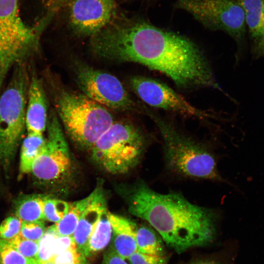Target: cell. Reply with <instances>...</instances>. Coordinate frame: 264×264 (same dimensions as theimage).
<instances>
[{
	"label": "cell",
	"instance_id": "cell-1",
	"mask_svg": "<svg viewBox=\"0 0 264 264\" xmlns=\"http://www.w3.org/2000/svg\"><path fill=\"white\" fill-rule=\"evenodd\" d=\"M91 37V49L99 57L141 64L181 88L221 90L202 52L179 34L138 21L109 24Z\"/></svg>",
	"mask_w": 264,
	"mask_h": 264
},
{
	"label": "cell",
	"instance_id": "cell-2",
	"mask_svg": "<svg viewBox=\"0 0 264 264\" xmlns=\"http://www.w3.org/2000/svg\"><path fill=\"white\" fill-rule=\"evenodd\" d=\"M119 191L129 212L147 221L178 253L207 245L215 238V213L192 203L179 194L159 193L141 180L122 186Z\"/></svg>",
	"mask_w": 264,
	"mask_h": 264
},
{
	"label": "cell",
	"instance_id": "cell-3",
	"mask_svg": "<svg viewBox=\"0 0 264 264\" xmlns=\"http://www.w3.org/2000/svg\"><path fill=\"white\" fill-rule=\"evenodd\" d=\"M147 111L160 132L165 164L170 171L185 177L222 180L216 159L207 147L184 134L157 114Z\"/></svg>",
	"mask_w": 264,
	"mask_h": 264
},
{
	"label": "cell",
	"instance_id": "cell-4",
	"mask_svg": "<svg viewBox=\"0 0 264 264\" xmlns=\"http://www.w3.org/2000/svg\"><path fill=\"white\" fill-rule=\"evenodd\" d=\"M56 103L66 133L84 150H90L114 122L112 114L105 107L83 94L62 91Z\"/></svg>",
	"mask_w": 264,
	"mask_h": 264
},
{
	"label": "cell",
	"instance_id": "cell-5",
	"mask_svg": "<svg viewBox=\"0 0 264 264\" xmlns=\"http://www.w3.org/2000/svg\"><path fill=\"white\" fill-rule=\"evenodd\" d=\"M52 17L46 14L34 26L20 17L18 0H0V84L14 66L23 61L38 48L39 39Z\"/></svg>",
	"mask_w": 264,
	"mask_h": 264
},
{
	"label": "cell",
	"instance_id": "cell-6",
	"mask_svg": "<svg viewBox=\"0 0 264 264\" xmlns=\"http://www.w3.org/2000/svg\"><path fill=\"white\" fill-rule=\"evenodd\" d=\"M23 63L16 65L7 87L0 96V168L8 172L25 126L29 84Z\"/></svg>",
	"mask_w": 264,
	"mask_h": 264
},
{
	"label": "cell",
	"instance_id": "cell-7",
	"mask_svg": "<svg viewBox=\"0 0 264 264\" xmlns=\"http://www.w3.org/2000/svg\"><path fill=\"white\" fill-rule=\"evenodd\" d=\"M145 144L144 136L134 125L113 122L90 150L91 158L108 173L126 174L139 163Z\"/></svg>",
	"mask_w": 264,
	"mask_h": 264
},
{
	"label": "cell",
	"instance_id": "cell-8",
	"mask_svg": "<svg viewBox=\"0 0 264 264\" xmlns=\"http://www.w3.org/2000/svg\"><path fill=\"white\" fill-rule=\"evenodd\" d=\"M47 138L33 162V176L43 183L56 184L65 182L72 173V159L65 135L54 111L47 121Z\"/></svg>",
	"mask_w": 264,
	"mask_h": 264
},
{
	"label": "cell",
	"instance_id": "cell-9",
	"mask_svg": "<svg viewBox=\"0 0 264 264\" xmlns=\"http://www.w3.org/2000/svg\"><path fill=\"white\" fill-rule=\"evenodd\" d=\"M176 6L191 14L207 28L224 31L239 43L244 36L245 15L238 1L178 0Z\"/></svg>",
	"mask_w": 264,
	"mask_h": 264
},
{
	"label": "cell",
	"instance_id": "cell-10",
	"mask_svg": "<svg viewBox=\"0 0 264 264\" xmlns=\"http://www.w3.org/2000/svg\"><path fill=\"white\" fill-rule=\"evenodd\" d=\"M76 81L83 94L104 107L129 110L134 103L120 81L114 76L85 65H78Z\"/></svg>",
	"mask_w": 264,
	"mask_h": 264
},
{
	"label": "cell",
	"instance_id": "cell-11",
	"mask_svg": "<svg viewBox=\"0 0 264 264\" xmlns=\"http://www.w3.org/2000/svg\"><path fill=\"white\" fill-rule=\"evenodd\" d=\"M130 84L137 95L151 107L200 118L209 116L161 82L148 77L135 76L131 78Z\"/></svg>",
	"mask_w": 264,
	"mask_h": 264
},
{
	"label": "cell",
	"instance_id": "cell-12",
	"mask_svg": "<svg viewBox=\"0 0 264 264\" xmlns=\"http://www.w3.org/2000/svg\"><path fill=\"white\" fill-rule=\"evenodd\" d=\"M116 8L114 0H73L69 6L71 27L79 35L91 37L110 24Z\"/></svg>",
	"mask_w": 264,
	"mask_h": 264
},
{
	"label": "cell",
	"instance_id": "cell-13",
	"mask_svg": "<svg viewBox=\"0 0 264 264\" xmlns=\"http://www.w3.org/2000/svg\"><path fill=\"white\" fill-rule=\"evenodd\" d=\"M96 187V195L83 212L72 235L78 252L86 259L90 237L102 212L107 208L102 182H98Z\"/></svg>",
	"mask_w": 264,
	"mask_h": 264
},
{
	"label": "cell",
	"instance_id": "cell-14",
	"mask_svg": "<svg viewBox=\"0 0 264 264\" xmlns=\"http://www.w3.org/2000/svg\"><path fill=\"white\" fill-rule=\"evenodd\" d=\"M47 100L41 80L33 76L29 82L25 126L28 134H43L47 121Z\"/></svg>",
	"mask_w": 264,
	"mask_h": 264
},
{
	"label": "cell",
	"instance_id": "cell-15",
	"mask_svg": "<svg viewBox=\"0 0 264 264\" xmlns=\"http://www.w3.org/2000/svg\"><path fill=\"white\" fill-rule=\"evenodd\" d=\"M112 228L111 248L121 257L128 259L137 251L136 242L137 225L129 219L108 212Z\"/></svg>",
	"mask_w": 264,
	"mask_h": 264
},
{
	"label": "cell",
	"instance_id": "cell-16",
	"mask_svg": "<svg viewBox=\"0 0 264 264\" xmlns=\"http://www.w3.org/2000/svg\"><path fill=\"white\" fill-rule=\"evenodd\" d=\"M97 190L96 187L92 192L86 198L69 202L67 213L59 222L56 223L59 236L73 235L81 215L95 198Z\"/></svg>",
	"mask_w": 264,
	"mask_h": 264
},
{
	"label": "cell",
	"instance_id": "cell-17",
	"mask_svg": "<svg viewBox=\"0 0 264 264\" xmlns=\"http://www.w3.org/2000/svg\"><path fill=\"white\" fill-rule=\"evenodd\" d=\"M47 197L29 195L20 198L16 202L15 214L22 221L44 220V200Z\"/></svg>",
	"mask_w": 264,
	"mask_h": 264
},
{
	"label": "cell",
	"instance_id": "cell-18",
	"mask_svg": "<svg viewBox=\"0 0 264 264\" xmlns=\"http://www.w3.org/2000/svg\"><path fill=\"white\" fill-rule=\"evenodd\" d=\"M238 1L244 11L249 33L256 41L264 27V0H238Z\"/></svg>",
	"mask_w": 264,
	"mask_h": 264
},
{
	"label": "cell",
	"instance_id": "cell-19",
	"mask_svg": "<svg viewBox=\"0 0 264 264\" xmlns=\"http://www.w3.org/2000/svg\"><path fill=\"white\" fill-rule=\"evenodd\" d=\"M136 242L137 251L143 254L164 256L162 239L153 228L144 225L137 226Z\"/></svg>",
	"mask_w": 264,
	"mask_h": 264
},
{
	"label": "cell",
	"instance_id": "cell-20",
	"mask_svg": "<svg viewBox=\"0 0 264 264\" xmlns=\"http://www.w3.org/2000/svg\"><path fill=\"white\" fill-rule=\"evenodd\" d=\"M112 236V228L107 208L102 212L90 237L86 258L104 249L109 244Z\"/></svg>",
	"mask_w": 264,
	"mask_h": 264
},
{
	"label": "cell",
	"instance_id": "cell-21",
	"mask_svg": "<svg viewBox=\"0 0 264 264\" xmlns=\"http://www.w3.org/2000/svg\"><path fill=\"white\" fill-rule=\"evenodd\" d=\"M45 142L43 134H28L21 150L20 170L21 174L31 172L34 161L39 155Z\"/></svg>",
	"mask_w": 264,
	"mask_h": 264
},
{
	"label": "cell",
	"instance_id": "cell-22",
	"mask_svg": "<svg viewBox=\"0 0 264 264\" xmlns=\"http://www.w3.org/2000/svg\"><path fill=\"white\" fill-rule=\"evenodd\" d=\"M68 208L69 202L46 197L44 207L45 220L57 223L66 215Z\"/></svg>",
	"mask_w": 264,
	"mask_h": 264
},
{
	"label": "cell",
	"instance_id": "cell-23",
	"mask_svg": "<svg viewBox=\"0 0 264 264\" xmlns=\"http://www.w3.org/2000/svg\"><path fill=\"white\" fill-rule=\"evenodd\" d=\"M8 241L14 249L25 258L38 261L39 242L26 239L19 234Z\"/></svg>",
	"mask_w": 264,
	"mask_h": 264
},
{
	"label": "cell",
	"instance_id": "cell-24",
	"mask_svg": "<svg viewBox=\"0 0 264 264\" xmlns=\"http://www.w3.org/2000/svg\"><path fill=\"white\" fill-rule=\"evenodd\" d=\"M31 261L14 249L8 240L0 239V264H27Z\"/></svg>",
	"mask_w": 264,
	"mask_h": 264
},
{
	"label": "cell",
	"instance_id": "cell-25",
	"mask_svg": "<svg viewBox=\"0 0 264 264\" xmlns=\"http://www.w3.org/2000/svg\"><path fill=\"white\" fill-rule=\"evenodd\" d=\"M46 230L44 220L22 221L19 235L26 239L39 242Z\"/></svg>",
	"mask_w": 264,
	"mask_h": 264
},
{
	"label": "cell",
	"instance_id": "cell-26",
	"mask_svg": "<svg viewBox=\"0 0 264 264\" xmlns=\"http://www.w3.org/2000/svg\"><path fill=\"white\" fill-rule=\"evenodd\" d=\"M22 221L16 217H9L0 225V239L9 240L19 235Z\"/></svg>",
	"mask_w": 264,
	"mask_h": 264
},
{
	"label": "cell",
	"instance_id": "cell-27",
	"mask_svg": "<svg viewBox=\"0 0 264 264\" xmlns=\"http://www.w3.org/2000/svg\"><path fill=\"white\" fill-rule=\"evenodd\" d=\"M54 262L55 264H86V259L73 247L54 257Z\"/></svg>",
	"mask_w": 264,
	"mask_h": 264
},
{
	"label": "cell",
	"instance_id": "cell-28",
	"mask_svg": "<svg viewBox=\"0 0 264 264\" xmlns=\"http://www.w3.org/2000/svg\"><path fill=\"white\" fill-rule=\"evenodd\" d=\"M130 264H167L165 256H158L136 251L128 259Z\"/></svg>",
	"mask_w": 264,
	"mask_h": 264
},
{
	"label": "cell",
	"instance_id": "cell-29",
	"mask_svg": "<svg viewBox=\"0 0 264 264\" xmlns=\"http://www.w3.org/2000/svg\"><path fill=\"white\" fill-rule=\"evenodd\" d=\"M73 247L76 246L72 236H59L55 240V256Z\"/></svg>",
	"mask_w": 264,
	"mask_h": 264
},
{
	"label": "cell",
	"instance_id": "cell-30",
	"mask_svg": "<svg viewBox=\"0 0 264 264\" xmlns=\"http://www.w3.org/2000/svg\"><path fill=\"white\" fill-rule=\"evenodd\" d=\"M102 264H128L111 247L104 254Z\"/></svg>",
	"mask_w": 264,
	"mask_h": 264
},
{
	"label": "cell",
	"instance_id": "cell-31",
	"mask_svg": "<svg viewBox=\"0 0 264 264\" xmlns=\"http://www.w3.org/2000/svg\"><path fill=\"white\" fill-rule=\"evenodd\" d=\"M186 264H225L223 261L215 257H207L198 258Z\"/></svg>",
	"mask_w": 264,
	"mask_h": 264
},
{
	"label": "cell",
	"instance_id": "cell-32",
	"mask_svg": "<svg viewBox=\"0 0 264 264\" xmlns=\"http://www.w3.org/2000/svg\"><path fill=\"white\" fill-rule=\"evenodd\" d=\"M255 52L257 56L264 54V27L260 37L255 41Z\"/></svg>",
	"mask_w": 264,
	"mask_h": 264
},
{
	"label": "cell",
	"instance_id": "cell-33",
	"mask_svg": "<svg viewBox=\"0 0 264 264\" xmlns=\"http://www.w3.org/2000/svg\"><path fill=\"white\" fill-rule=\"evenodd\" d=\"M38 262V264H55L54 262V257L44 262Z\"/></svg>",
	"mask_w": 264,
	"mask_h": 264
},
{
	"label": "cell",
	"instance_id": "cell-34",
	"mask_svg": "<svg viewBox=\"0 0 264 264\" xmlns=\"http://www.w3.org/2000/svg\"><path fill=\"white\" fill-rule=\"evenodd\" d=\"M27 264H38L37 260H32Z\"/></svg>",
	"mask_w": 264,
	"mask_h": 264
},
{
	"label": "cell",
	"instance_id": "cell-35",
	"mask_svg": "<svg viewBox=\"0 0 264 264\" xmlns=\"http://www.w3.org/2000/svg\"><path fill=\"white\" fill-rule=\"evenodd\" d=\"M1 87V86L0 85V90Z\"/></svg>",
	"mask_w": 264,
	"mask_h": 264
},
{
	"label": "cell",
	"instance_id": "cell-36",
	"mask_svg": "<svg viewBox=\"0 0 264 264\" xmlns=\"http://www.w3.org/2000/svg\"></svg>",
	"mask_w": 264,
	"mask_h": 264
}]
</instances>
